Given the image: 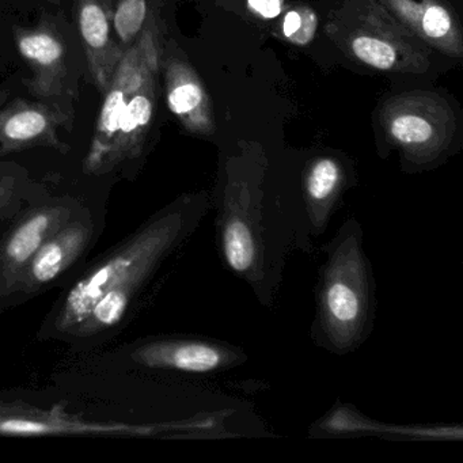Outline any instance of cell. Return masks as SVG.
I'll list each match as a JSON object with an SVG mask.
<instances>
[{
	"instance_id": "cell-5",
	"label": "cell",
	"mask_w": 463,
	"mask_h": 463,
	"mask_svg": "<svg viewBox=\"0 0 463 463\" xmlns=\"http://www.w3.org/2000/svg\"><path fill=\"white\" fill-rule=\"evenodd\" d=\"M0 435L5 436H146L161 435L159 424L104 422L69 413L61 406L43 409L0 401Z\"/></svg>"
},
{
	"instance_id": "cell-18",
	"label": "cell",
	"mask_w": 463,
	"mask_h": 463,
	"mask_svg": "<svg viewBox=\"0 0 463 463\" xmlns=\"http://www.w3.org/2000/svg\"><path fill=\"white\" fill-rule=\"evenodd\" d=\"M451 18L449 13L438 5H432L422 14L421 26L430 39H441L451 31Z\"/></svg>"
},
{
	"instance_id": "cell-3",
	"label": "cell",
	"mask_w": 463,
	"mask_h": 463,
	"mask_svg": "<svg viewBox=\"0 0 463 463\" xmlns=\"http://www.w3.org/2000/svg\"><path fill=\"white\" fill-rule=\"evenodd\" d=\"M158 67V47L153 26L143 29L134 45L124 51L123 58L105 90L93 139L83 161L85 175H94L102 156L118 132L121 116L129 99L145 82L148 72Z\"/></svg>"
},
{
	"instance_id": "cell-23",
	"label": "cell",
	"mask_w": 463,
	"mask_h": 463,
	"mask_svg": "<svg viewBox=\"0 0 463 463\" xmlns=\"http://www.w3.org/2000/svg\"><path fill=\"white\" fill-rule=\"evenodd\" d=\"M5 99H6V94L0 93V104H4Z\"/></svg>"
},
{
	"instance_id": "cell-14",
	"label": "cell",
	"mask_w": 463,
	"mask_h": 463,
	"mask_svg": "<svg viewBox=\"0 0 463 463\" xmlns=\"http://www.w3.org/2000/svg\"><path fill=\"white\" fill-rule=\"evenodd\" d=\"M167 85V105L173 115L183 120H191L202 107L204 94L202 88L191 80L185 69L177 64L170 66Z\"/></svg>"
},
{
	"instance_id": "cell-7",
	"label": "cell",
	"mask_w": 463,
	"mask_h": 463,
	"mask_svg": "<svg viewBox=\"0 0 463 463\" xmlns=\"http://www.w3.org/2000/svg\"><path fill=\"white\" fill-rule=\"evenodd\" d=\"M313 438L378 436L392 440L459 441L462 425H395L364 416L359 409L337 402L310 428Z\"/></svg>"
},
{
	"instance_id": "cell-4",
	"label": "cell",
	"mask_w": 463,
	"mask_h": 463,
	"mask_svg": "<svg viewBox=\"0 0 463 463\" xmlns=\"http://www.w3.org/2000/svg\"><path fill=\"white\" fill-rule=\"evenodd\" d=\"M131 357L142 367L194 376L221 375L248 360L241 346L207 337L156 338L137 346Z\"/></svg>"
},
{
	"instance_id": "cell-6",
	"label": "cell",
	"mask_w": 463,
	"mask_h": 463,
	"mask_svg": "<svg viewBox=\"0 0 463 463\" xmlns=\"http://www.w3.org/2000/svg\"><path fill=\"white\" fill-rule=\"evenodd\" d=\"M70 219L71 210L61 204L43 205L21 219L2 246L0 295L17 291L29 261Z\"/></svg>"
},
{
	"instance_id": "cell-21",
	"label": "cell",
	"mask_w": 463,
	"mask_h": 463,
	"mask_svg": "<svg viewBox=\"0 0 463 463\" xmlns=\"http://www.w3.org/2000/svg\"><path fill=\"white\" fill-rule=\"evenodd\" d=\"M303 23L302 28L299 29L297 34L292 37V42L297 43L299 45H306L314 39L317 29V18L316 14L310 10H305L302 12Z\"/></svg>"
},
{
	"instance_id": "cell-12",
	"label": "cell",
	"mask_w": 463,
	"mask_h": 463,
	"mask_svg": "<svg viewBox=\"0 0 463 463\" xmlns=\"http://www.w3.org/2000/svg\"><path fill=\"white\" fill-rule=\"evenodd\" d=\"M15 42L34 74L31 82H26L29 90L42 99L59 96L66 75V51L61 39L48 29H21L15 32Z\"/></svg>"
},
{
	"instance_id": "cell-24",
	"label": "cell",
	"mask_w": 463,
	"mask_h": 463,
	"mask_svg": "<svg viewBox=\"0 0 463 463\" xmlns=\"http://www.w3.org/2000/svg\"><path fill=\"white\" fill-rule=\"evenodd\" d=\"M50 2H52V4H59V2H61V0H50Z\"/></svg>"
},
{
	"instance_id": "cell-1",
	"label": "cell",
	"mask_w": 463,
	"mask_h": 463,
	"mask_svg": "<svg viewBox=\"0 0 463 463\" xmlns=\"http://www.w3.org/2000/svg\"><path fill=\"white\" fill-rule=\"evenodd\" d=\"M210 207L207 194H194L153 216L70 289L56 330L88 337L120 324L143 284L194 234Z\"/></svg>"
},
{
	"instance_id": "cell-9",
	"label": "cell",
	"mask_w": 463,
	"mask_h": 463,
	"mask_svg": "<svg viewBox=\"0 0 463 463\" xmlns=\"http://www.w3.org/2000/svg\"><path fill=\"white\" fill-rule=\"evenodd\" d=\"M66 120L52 108L17 99L0 110V156L36 147L66 151L58 135Z\"/></svg>"
},
{
	"instance_id": "cell-8",
	"label": "cell",
	"mask_w": 463,
	"mask_h": 463,
	"mask_svg": "<svg viewBox=\"0 0 463 463\" xmlns=\"http://www.w3.org/2000/svg\"><path fill=\"white\" fill-rule=\"evenodd\" d=\"M75 10L91 80L104 94L124 55L113 37L112 0H75Z\"/></svg>"
},
{
	"instance_id": "cell-10",
	"label": "cell",
	"mask_w": 463,
	"mask_h": 463,
	"mask_svg": "<svg viewBox=\"0 0 463 463\" xmlns=\"http://www.w3.org/2000/svg\"><path fill=\"white\" fill-rule=\"evenodd\" d=\"M91 224L70 219L37 250L23 273L17 291L34 292L66 272L85 250Z\"/></svg>"
},
{
	"instance_id": "cell-17",
	"label": "cell",
	"mask_w": 463,
	"mask_h": 463,
	"mask_svg": "<svg viewBox=\"0 0 463 463\" xmlns=\"http://www.w3.org/2000/svg\"><path fill=\"white\" fill-rule=\"evenodd\" d=\"M390 132L398 143L411 147L427 145L433 137L432 126L416 115H402L395 118Z\"/></svg>"
},
{
	"instance_id": "cell-25",
	"label": "cell",
	"mask_w": 463,
	"mask_h": 463,
	"mask_svg": "<svg viewBox=\"0 0 463 463\" xmlns=\"http://www.w3.org/2000/svg\"><path fill=\"white\" fill-rule=\"evenodd\" d=\"M0 259H2V246H0Z\"/></svg>"
},
{
	"instance_id": "cell-2",
	"label": "cell",
	"mask_w": 463,
	"mask_h": 463,
	"mask_svg": "<svg viewBox=\"0 0 463 463\" xmlns=\"http://www.w3.org/2000/svg\"><path fill=\"white\" fill-rule=\"evenodd\" d=\"M363 240L362 226L351 218L322 249L326 257L319 267L310 335L317 346L337 356L359 349L375 326V279Z\"/></svg>"
},
{
	"instance_id": "cell-22",
	"label": "cell",
	"mask_w": 463,
	"mask_h": 463,
	"mask_svg": "<svg viewBox=\"0 0 463 463\" xmlns=\"http://www.w3.org/2000/svg\"><path fill=\"white\" fill-rule=\"evenodd\" d=\"M303 14L297 10L287 13L286 18L283 21V32L284 36L288 37L289 40L295 36L302 28Z\"/></svg>"
},
{
	"instance_id": "cell-11",
	"label": "cell",
	"mask_w": 463,
	"mask_h": 463,
	"mask_svg": "<svg viewBox=\"0 0 463 463\" xmlns=\"http://www.w3.org/2000/svg\"><path fill=\"white\" fill-rule=\"evenodd\" d=\"M156 71L154 69L148 72L145 82L127 104L118 132L102 156L94 175H107L123 162L131 161L142 154L154 116Z\"/></svg>"
},
{
	"instance_id": "cell-13",
	"label": "cell",
	"mask_w": 463,
	"mask_h": 463,
	"mask_svg": "<svg viewBox=\"0 0 463 463\" xmlns=\"http://www.w3.org/2000/svg\"><path fill=\"white\" fill-rule=\"evenodd\" d=\"M345 188V172L335 159L319 158L308 166L302 194L313 238L326 232Z\"/></svg>"
},
{
	"instance_id": "cell-20",
	"label": "cell",
	"mask_w": 463,
	"mask_h": 463,
	"mask_svg": "<svg viewBox=\"0 0 463 463\" xmlns=\"http://www.w3.org/2000/svg\"><path fill=\"white\" fill-rule=\"evenodd\" d=\"M283 4L284 0H248L249 7L267 20L279 17Z\"/></svg>"
},
{
	"instance_id": "cell-19",
	"label": "cell",
	"mask_w": 463,
	"mask_h": 463,
	"mask_svg": "<svg viewBox=\"0 0 463 463\" xmlns=\"http://www.w3.org/2000/svg\"><path fill=\"white\" fill-rule=\"evenodd\" d=\"M18 178L13 173L0 169V219L6 218L13 205L18 203Z\"/></svg>"
},
{
	"instance_id": "cell-15",
	"label": "cell",
	"mask_w": 463,
	"mask_h": 463,
	"mask_svg": "<svg viewBox=\"0 0 463 463\" xmlns=\"http://www.w3.org/2000/svg\"><path fill=\"white\" fill-rule=\"evenodd\" d=\"M147 0H120L113 10V29L126 51L135 44L147 23Z\"/></svg>"
},
{
	"instance_id": "cell-16",
	"label": "cell",
	"mask_w": 463,
	"mask_h": 463,
	"mask_svg": "<svg viewBox=\"0 0 463 463\" xmlns=\"http://www.w3.org/2000/svg\"><path fill=\"white\" fill-rule=\"evenodd\" d=\"M354 56L367 66L390 70L397 61V53L389 43L370 36H359L352 42Z\"/></svg>"
}]
</instances>
